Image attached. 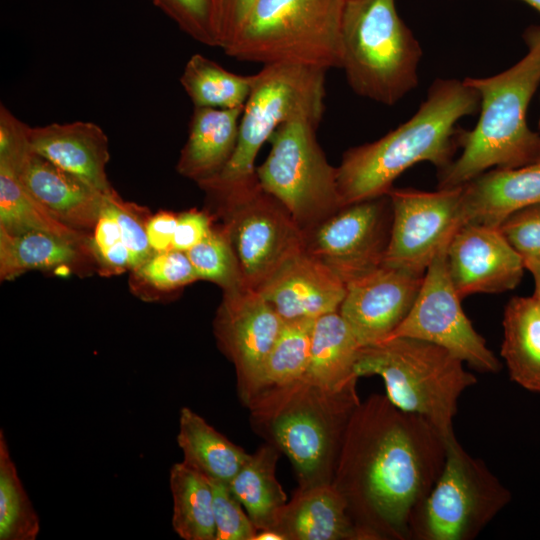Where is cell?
I'll list each match as a JSON object with an SVG mask.
<instances>
[{
	"instance_id": "obj_1",
	"label": "cell",
	"mask_w": 540,
	"mask_h": 540,
	"mask_svg": "<svg viewBox=\"0 0 540 540\" xmlns=\"http://www.w3.org/2000/svg\"><path fill=\"white\" fill-rule=\"evenodd\" d=\"M447 441L424 417L371 394L347 425L332 485L364 540H409L443 469Z\"/></svg>"
},
{
	"instance_id": "obj_2",
	"label": "cell",
	"mask_w": 540,
	"mask_h": 540,
	"mask_svg": "<svg viewBox=\"0 0 540 540\" xmlns=\"http://www.w3.org/2000/svg\"><path fill=\"white\" fill-rule=\"evenodd\" d=\"M479 107V94L465 81L435 80L408 121L344 152L337 167L341 206L387 195L396 178L419 162H430L439 171L447 167L459 147L457 122Z\"/></svg>"
},
{
	"instance_id": "obj_3",
	"label": "cell",
	"mask_w": 540,
	"mask_h": 540,
	"mask_svg": "<svg viewBox=\"0 0 540 540\" xmlns=\"http://www.w3.org/2000/svg\"><path fill=\"white\" fill-rule=\"evenodd\" d=\"M361 402L357 388L321 387L306 377L253 394L244 405L250 424L289 459L306 488L333 480L349 420Z\"/></svg>"
},
{
	"instance_id": "obj_4",
	"label": "cell",
	"mask_w": 540,
	"mask_h": 540,
	"mask_svg": "<svg viewBox=\"0 0 540 540\" xmlns=\"http://www.w3.org/2000/svg\"><path fill=\"white\" fill-rule=\"evenodd\" d=\"M525 39L528 53L509 69L464 79L479 94L480 116L472 130L460 131L462 152L439 171L438 188L460 187L491 167H520L540 157V135L526 121L540 85V27L528 29Z\"/></svg>"
},
{
	"instance_id": "obj_5",
	"label": "cell",
	"mask_w": 540,
	"mask_h": 540,
	"mask_svg": "<svg viewBox=\"0 0 540 540\" xmlns=\"http://www.w3.org/2000/svg\"><path fill=\"white\" fill-rule=\"evenodd\" d=\"M463 363L434 343L392 337L361 347L355 373L380 376L385 395L395 406L424 417L448 441L456 437L453 420L459 398L477 382Z\"/></svg>"
},
{
	"instance_id": "obj_6",
	"label": "cell",
	"mask_w": 540,
	"mask_h": 540,
	"mask_svg": "<svg viewBox=\"0 0 540 540\" xmlns=\"http://www.w3.org/2000/svg\"><path fill=\"white\" fill-rule=\"evenodd\" d=\"M346 0H255L223 49L239 61L326 69L342 65Z\"/></svg>"
},
{
	"instance_id": "obj_7",
	"label": "cell",
	"mask_w": 540,
	"mask_h": 540,
	"mask_svg": "<svg viewBox=\"0 0 540 540\" xmlns=\"http://www.w3.org/2000/svg\"><path fill=\"white\" fill-rule=\"evenodd\" d=\"M341 37V69L357 95L393 105L417 86L422 49L395 0H346Z\"/></svg>"
},
{
	"instance_id": "obj_8",
	"label": "cell",
	"mask_w": 540,
	"mask_h": 540,
	"mask_svg": "<svg viewBox=\"0 0 540 540\" xmlns=\"http://www.w3.org/2000/svg\"><path fill=\"white\" fill-rule=\"evenodd\" d=\"M326 72L297 64L263 65L245 103L231 159L200 188L227 186L255 176L258 152L280 125L302 120L318 128L325 110Z\"/></svg>"
},
{
	"instance_id": "obj_9",
	"label": "cell",
	"mask_w": 540,
	"mask_h": 540,
	"mask_svg": "<svg viewBox=\"0 0 540 540\" xmlns=\"http://www.w3.org/2000/svg\"><path fill=\"white\" fill-rule=\"evenodd\" d=\"M204 191L217 202L244 283L258 290L287 260L305 248L304 232L257 176Z\"/></svg>"
},
{
	"instance_id": "obj_10",
	"label": "cell",
	"mask_w": 540,
	"mask_h": 540,
	"mask_svg": "<svg viewBox=\"0 0 540 540\" xmlns=\"http://www.w3.org/2000/svg\"><path fill=\"white\" fill-rule=\"evenodd\" d=\"M511 498L488 466L454 437L447 441L441 474L412 517L410 539L472 540Z\"/></svg>"
},
{
	"instance_id": "obj_11",
	"label": "cell",
	"mask_w": 540,
	"mask_h": 540,
	"mask_svg": "<svg viewBox=\"0 0 540 540\" xmlns=\"http://www.w3.org/2000/svg\"><path fill=\"white\" fill-rule=\"evenodd\" d=\"M307 121L280 125L270 136L271 150L256 167L260 186L275 197L305 233L338 211L337 167L327 160Z\"/></svg>"
},
{
	"instance_id": "obj_12",
	"label": "cell",
	"mask_w": 540,
	"mask_h": 540,
	"mask_svg": "<svg viewBox=\"0 0 540 540\" xmlns=\"http://www.w3.org/2000/svg\"><path fill=\"white\" fill-rule=\"evenodd\" d=\"M447 246L427 268L417 298L403 322L388 337H411L439 345L483 373L501 363L466 316L446 264ZM387 338V339H388Z\"/></svg>"
},
{
	"instance_id": "obj_13",
	"label": "cell",
	"mask_w": 540,
	"mask_h": 540,
	"mask_svg": "<svg viewBox=\"0 0 540 540\" xmlns=\"http://www.w3.org/2000/svg\"><path fill=\"white\" fill-rule=\"evenodd\" d=\"M387 195L392 223L383 264L424 276L463 225L462 186L431 192L392 188Z\"/></svg>"
},
{
	"instance_id": "obj_14",
	"label": "cell",
	"mask_w": 540,
	"mask_h": 540,
	"mask_svg": "<svg viewBox=\"0 0 540 540\" xmlns=\"http://www.w3.org/2000/svg\"><path fill=\"white\" fill-rule=\"evenodd\" d=\"M391 223L388 195L351 203L305 232L304 249L346 285L383 265Z\"/></svg>"
},
{
	"instance_id": "obj_15",
	"label": "cell",
	"mask_w": 540,
	"mask_h": 540,
	"mask_svg": "<svg viewBox=\"0 0 540 540\" xmlns=\"http://www.w3.org/2000/svg\"><path fill=\"white\" fill-rule=\"evenodd\" d=\"M283 324L281 316L257 290L243 286L224 292L213 330L220 351L234 365L243 403L253 392Z\"/></svg>"
},
{
	"instance_id": "obj_16",
	"label": "cell",
	"mask_w": 540,
	"mask_h": 540,
	"mask_svg": "<svg viewBox=\"0 0 540 540\" xmlns=\"http://www.w3.org/2000/svg\"><path fill=\"white\" fill-rule=\"evenodd\" d=\"M448 273L461 299L476 293L497 294L514 289L525 265L499 227L465 223L446 250Z\"/></svg>"
},
{
	"instance_id": "obj_17",
	"label": "cell",
	"mask_w": 540,
	"mask_h": 540,
	"mask_svg": "<svg viewBox=\"0 0 540 540\" xmlns=\"http://www.w3.org/2000/svg\"><path fill=\"white\" fill-rule=\"evenodd\" d=\"M423 277L383 264L346 284L339 313L361 347L387 339L403 322Z\"/></svg>"
},
{
	"instance_id": "obj_18",
	"label": "cell",
	"mask_w": 540,
	"mask_h": 540,
	"mask_svg": "<svg viewBox=\"0 0 540 540\" xmlns=\"http://www.w3.org/2000/svg\"><path fill=\"white\" fill-rule=\"evenodd\" d=\"M257 291L284 321H291L339 312L346 285L304 249L287 260Z\"/></svg>"
},
{
	"instance_id": "obj_19",
	"label": "cell",
	"mask_w": 540,
	"mask_h": 540,
	"mask_svg": "<svg viewBox=\"0 0 540 540\" xmlns=\"http://www.w3.org/2000/svg\"><path fill=\"white\" fill-rule=\"evenodd\" d=\"M16 169L28 192L63 223L95 226L106 195L33 152L29 144L12 156H1ZM111 194V193H110Z\"/></svg>"
},
{
	"instance_id": "obj_20",
	"label": "cell",
	"mask_w": 540,
	"mask_h": 540,
	"mask_svg": "<svg viewBox=\"0 0 540 540\" xmlns=\"http://www.w3.org/2000/svg\"><path fill=\"white\" fill-rule=\"evenodd\" d=\"M30 149L95 190L110 194L108 138L95 123H51L28 129Z\"/></svg>"
},
{
	"instance_id": "obj_21",
	"label": "cell",
	"mask_w": 540,
	"mask_h": 540,
	"mask_svg": "<svg viewBox=\"0 0 540 540\" xmlns=\"http://www.w3.org/2000/svg\"><path fill=\"white\" fill-rule=\"evenodd\" d=\"M540 203V157L515 168H495L462 185L463 224L500 227L511 214Z\"/></svg>"
},
{
	"instance_id": "obj_22",
	"label": "cell",
	"mask_w": 540,
	"mask_h": 540,
	"mask_svg": "<svg viewBox=\"0 0 540 540\" xmlns=\"http://www.w3.org/2000/svg\"><path fill=\"white\" fill-rule=\"evenodd\" d=\"M243 107H194L177 171L198 185L217 176L231 159L238 141Z\"/></svg>"
},
{
	"instance_id": "obj_23",
	"label": "cell",
	"mask_w": 540,
	"mask_h": 540,
	"mask_svg": "<svg viewBox=\"0 0 540 540\" xmlns=\"http://www.w3.org/2000/svg\"><path fill=\"white\" fill-rule=\"evenodd\" d=\"M273 529L285 540H364L332 483L298 487Z\"/></svg>"
},
{
	"instance_id": "obj_24",
	"label": "cell",
	"mask_w": 540,
	"mask_h": 540,
	"mask_svg": "<svg viewBox=\"0 0 540 540\" xmlns=\"http://www.w3.org/2000/svg\"><path fill=\"white\" fill-rule=\"evenodd\" d=\"M361 345L339 312L315 319L304 375L315 384L340 391L357 385L355 364Z\"/></svg>"
},
{
	"instance_id": "obj_25",
	"label": "cell",
	"mask_w": 540,
	"mask_h": 540,
	"mask_svg": "<svg viewBox=\"0 0 540 540\" xmlns=\"http://www.w3.org/2000/svg\"><path fill=\"white\" fill-rule=\"evenodd\" d=\"M500 354L510 379L540 393V304L533 296H515L503 313Z\"/></svg>"
},
{
	"instance_id": "obj_26",
	"label": "cell",
	"mask_w": 540,
	"mask_h": 540,
	"mask_svg": "<svg viewBox=\"0 0 540 540\" xmlns=\"http://www.w3.org/2000/svg\"><path fill=\"white\" fill-rule=\"evenodd\" d=\"M176 440L182 462L213 481L228 484L249 456L188 407L180 409Z\"/></svg>"
},
{
	"instance_id": "obj_27",
	"label": "cell",
	"mask_w": 540,
	"mask_h": 540,
	"mask_svg": "<svg viewBox=\"0 0 540 540\" xmlns=\"http://www.w3.org/2000/svg\"><path fill=\"white\" fill-rule=\"evenodd\" d=\"M280 453L274 446L263 444L255 453L249 454L228 483L257 530L273 529L288 502L276 477Z\"/></svg>"
},
{
	"instance_id": "obj_28",
	"label": "cell",
	"mask_w": 540,
	"mask_h": 540,
	"mask_svg": "<svg viewBox=\"0 0 540 540\" xmlns=\"http://www.w3.org/2000/svg\"><path fill=\"white\" fill-rule=\"evenodd\" d=\"M172 527L184 540H215L212 486L205 476L175 463L169 473Z\"/></svg>"
},
{
	"instance_id": "obj_29",
	"label": "cell",
	"mask_w": 540,
	"mask_h": 540,
	"mask_svg": "<svg viewBox=\"0 0 540 540\" xmlns=\"http://www.w3.org/2000/svg\"><path fill=\"white\" fill-rule=\"evenodd\" d=\"M0 228L12 234L47 232L78 243L81 234L63 223L24 187L13 164L0 159Z\"/></svg>"
},
{
	"instance_id": "obj_30",
	"label": "cell",
	"mask_w": 540,
	"mask_h": 540,
	"mask_svg": "<svg viewBox=\"0 0 540 540\" xmlns=\"http://www.w3.org/2000/svg\"><path fill=\"white\" fill-rule=\"evenodd\" d=\"M255 74L240 75L213 60L192 55L185 64L180 83L194 107L231 109L245 106Z\"/></svg>"
},
{
	"instance_id": "obj_31",
	"label": "cell",
	"mask_w": 540,
	"mask_h": 540,
	"mask_svg": "<svg viewBox=\"0 0 540 540\" xmlns=\"http://www.w3.org/2000/svg\"><path fill=\"white\" fill-rule=\"evenodd\" d=\"M76 244L47 232L12 234L0 228L1 279L11 280L28 270L69 264L77 258Z\"/></svg>"
},
{
	"instance_id": "obj_32",
	"label": "cell",
	"mask_w": 540,
	"mask_h": 540,
	"mask_svg": "<svg viewBox=\"0 0 540 540\" xmlns=\"http://www.w3.org/2000/svg\"><path fill=\"white\" fill-rule=\"evenodd\" d=\"M314 321L315 319L284 321L280 334L263 364L256 386L248 398L260 390L285 385L305 375Z\"/></svg>"
},
{
	"instance_id": "obj_33",
	"label": "cell",
	"mask_w": 540,
	"mask_h": 540,
	"mask_svg": "<svg viewBox=\"0 0 540 540\" xmlns=\"http://www.w3.org/2000/svg\"><path fill=\"white\" fill-rule=\"evenodd\" d=\"M40 520L0 430V540H35Z\"/></svg>"
},
{
	"instance_id": "obj_34",
	"label": "cell",
	"mask_w": 540,
	"mask_h": 540,
	"mask_svg": "<svg viewBox=\"0 0 540 540\" xmlns=\"http://www.w3.org/2000/svg\"><path fill=\"white\" fill-rule=\"evenodd\" d=\"M186 253L198 279L216 283L223 292L246 286L234 250L222 227L212 229L206 238Z\"/></svg>"
},
{
	"instance_id": "obj_35",
	"label": "cell",
	"mask_w": 540,
	"mask_h": 540,
	"mask_svg": "<svg viewBox=\"0 0 540 540\" xmlns=\"http://www.w3.org/2000/svg\"><path fill=\"white\" fill-rule=\"evenodd\" d=\"M194 40L221 47L225 0H151Z\"/></svg>"
},
{
	"instance_id": "obj_36",
	"label": "cell",
	"mask_w": 540,
	"mask_h": 540,
	"mask_svg": "<svg viewBox=\"0 0 540 540\" xmlns=\"http://www.w3.org/2000/svg\"><path fill=\"white\" fill-rule=\"evenodd\" d=\"M213 491L215 540H254L258 531L229 485L209 480Z\"/></svg>"
},
{
	"instance_id": "obj_37",
	"label": "cell",
	"mask_w": 540,
	"mask_h": 540,
	"mask_svg": "<svg viewBox=\"0 0 540 540\" xmlns=\"http://www.w3.org/2000/svg\"><path fill=\"white\" fill-rule=\"evenodd\" d=\"M136 272L147 283L162 290L175 289L198 280L187 253L176 249L157 252Z\"/></svg>"
},
{
	"instance_id": "obj_38",
	"label": "cell",
	"mask_w": 540,
	"mask_h": 540,
	"mask_svg": "<svg viewBox=\"0 0 540 540\" xmlns=\"http://www.w3.org/2000/svg\"><path fill=\"white\" fill-rule=\"evenodd\" d=\"M499 228L521 256L525 268L540 263V203L511 214Z\"/></svg>"
},
{
	"instance_id": "obj_39",
	"label": "cell",
	"mask_w": 540,
	"mask_h": 540,
	"mask_svg": "<svg viewBox=\"0 0 540 540\" xmlns=\"http://www.w3.org/2000/svg\"><path fill=\"white\" fill-rule=\"evenodd\" d=\"M103 209L116 220L121 239L129 252V267L136 270L151 257L153 251L148 241L146 228L115 192L106 195Z\"/></svg>"
},
{
	"instance_id": "obj_40",
	"label": "cell",
	"mask_w": 540,
	"mask_h": 540,
	"mask_svg": "<svg viewBox=\"0 0 540 540\" xmlns=\"http://www.w3.org/2000/svg\"><path fill=\"white\" fill-rule=\"evenodd\" d=\"M94 244L102 260L113 268L129 267V252L116 220L103 209L94 226Z\"/></svg>"
},
{
	"instance_id": "obj_41",
	"label": "cell",
	"mask_w": 540,
	"mask_h": 540,
	"mask_svg": "<svg viewBox=\"0 0 540 540\" xmlns=\"http://www.w3.org/2000/svg\"><path fill=\"white\" fill-rule=\"evenodd\" d=\"M210 219L204 212L190 210L178 216L172 249L187 252L212 231Z\"/></svg>"
},
{
	"instance_id": "obj_42",
	"label": "cell",
	"mask_w": 540,
	"mask_h": 540,
	"mask_svg": "<svg viewBox=\"0 0 540 540\" xmlns=\"http://www.w3.org/2000/svg\"><path fill=\"white\" fill-rule=\"evenodd\" d=\"M178 217L170 213H160L149 220L146 233L150 247L155 252L172 249Z\"/></svg>"
},
{
	"instance_id": "obj_43",
	"label": "cell",
	"mask_w": 540,
	"mask_h": 540,
	"mask_svg": "<svg viewBox=\"0 0 540 540\" xmlns=\"http://www.w3.org/2000/svg\"><path fill=\"white\" fill-rule=\"evenodd\" d=\"M255 0H225L221 47L224 49L238 31Z\"/></svg>"
},
{
	"instance_id": "obj_44",
	"label": "cell",
	"mask_w": 540,
	"mask_h": 540,
	"mask_svg": "<svg viewBox=\"0 0 540 540\" xmlns=\"http://www.w3.org/2000/svg\"><path fill=\"white\" fill-rule=\"evenodd\" d=\"M533 276L534 280V299L540 304V263L530 265L526 268Z\"/></svg>"
},
{
	"instance_id": "obj_45",
	"label": "cell",
	"mask_w": 540,
	"mask_h": 540,
	"mask_svg": "<svg viewBox=\"0 0 540 540\" xmlns=\"http://www.w3.org/2000/svg\"><path fill=\"white\" fill-rule=\"evenodd\" d=\"M254 540H285V537L275 529H262L256 532Z\"/></svg>"
},
{
	"instance_id": "obj_46",
	"label": "cell",
	"mask_w": 540,
	"mask_h": 540,
	"mask_svg": "<svg viewBox=\"0 0 540 540\" xmlns=\"http://www.w3.org/2000/svg\"><path fill=\"white\" fill-rule=\"evenodd\" d=\"M526 2L527 4L531 5L533 8H535L540 13V0H522Z\"/></svg>"
},
{
	"instance_id": "obj_47",
	"label": "cell",
	"mask_w": 540,
	"mask_h": 540,
	"mask_svg": "<svg viewBox=\"0 0 540 540\" xmlns=\"http://www.w3.org/2000/svg\"><path fill=\"white\" fill-rule=\"evenodd\" d=\"M539 127H540V120H539Z\"/></svg>"
}]
</instances>
